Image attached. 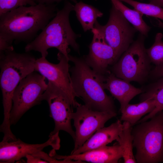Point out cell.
<instances>
[{
	"instance_id": "cell-1",
	"label": "cell",
	"mask_w": 163,
	"mask_h": 163,
	"mask_svg": "<svg viewBox=\"0 0 163 163\" xmlns=\"http://www.w3.org/2000/svg\"><path fill=\"white\" fill-rule=\"evenodd\" d=\"M58 9L54 4L20 6L0 16V37L12 44L28 43L36 37Z\"/></svg>"
},
{
	"instance_id": "cell-2",
	"label": "cell",
	"mask_w": 163,
	"mask_h": 163,
	"mask_svg": "<svg viewBox=\"0 0 163 163\" xmlns=\"http://www.w3.org/2000/svg\"><path fill=\"white\" fill-rule=\"evenodd\" d=\"M74 5L67 1L63 8L58 9L56 16L42 30V31L25 47L26 52L34 50L40 53L41 57L46 58L48 50L51 48L57 49L69 61V53L71 46L79 52V47L76 39L81 35L75 33L70 24L69 16L74 11Z\"/></svg>"
},
{
	"instance_id": "cell-3",
	"label": "cell",
	"mask_w": 163,
	"mask_h": 163,
	"mask_svg": "<svg viewBox=\"0 0 163 163\" xmlns=\"http://www.w3.org/2000/svg\"><path fill=\"white\" fill-rule=\"evenodd\" d=\"M69 58L74 65L70 71L72 87L77 97L81 98L85 105L91 110L116 112L112 98L104 91V75L92 69L83 57L69 55Z\"/></svg>"
},
{
	"instance_id": "cell-4",
	"label": "cell",
	"mask_w": 163,
	"mask_h": 163,
	"mask_svg": "<svg viewBox=\"0 0 163 163\" xmlns=\"http://www.w3.org/2000/svg\"><path fill=\"white\" fill-rule=\"evenodd\" d=\"M36 60L34 56L28 53H18L14 50L0 53V86L4 119L0 130L5 134L12 132L10 116L14 91L23 79L35 71Z\"/></svg>"
},
{
	"instance_id": "cell-5",
	"label": "cell",
	"mask_w": 163,
	"mask_h": 163,
	"mask_svg": "<svg viewBox=\"0 0 163 163\" xmlns=\"http://www.w3.org/2000/svg\"><path fill=\"white\" fill-rule=\"evenodd\" d=\"M150 119L132 127L133 145L138 163L163 162V110Z\"/></svg>"
},
{
	"instance_id": "cell-6",
	"label": "cell",
	"mask_w": 163,
	"mask_h": 163,
	"mask_svg": "<svg viewBox=\"0 0 163 163\" xmlns=\"http://www.w3.org/2000/svg\"><path fill=\"white\" fill-rule=\"evenodd\" d=\"M145 37H138L122 54L112 68L117 77L130 82H144L149 73L151 62L145 46Z\"/></svg>"
},
{
	"instance_id": "cell-7",
	"label": "cell",
	"mask_w": 163,
	"mask_h": 163,
	"mask_svg": "<svg viewBox=\"0 0 163 163\" xmlns=\"http://www.w3.org/2000/svg\"><path fill=\"white\" fill-rule=\"evenodd\" d=\"M46 79L34 71L20 82L13 94L10 116L11 125L16 123L29 109L40 103L48 87Z\"/></svg>"
},
{
	"instance_id": "cell-8",
	"label": "cell",
	"mask_w": 163,
	"mask_h": 163,
	"mask_svg": "<svg viewBox=\"0 0 163 163\" xmlns=\"http://www.w3.org/2000/svg\"><path fill=\"white\" fill-rule=\"evenodd\" d=\"M94 27L103 33L106 41L119 58L134 41L137 31L112 4L107 23L101 25L97 21Z\"/></svg>"
},
{
	"instance_id": "cell-9",
	"label": "cell",
	"mask_w": 163,
	"mask_h": 163,
	"mask_svg": "<svg viewBox=\"0 0 163 163\" xmlns=\"http://www.w3.org/2000/svg\"><path fill=\"white\" fill-rule=\"evenodd\" d=\"M41 100L47 102L50 116L55 123L54 129L50 135L59 133L60 130L64 131L71 136L74 141L75 132L71 124L73 107L68 97L61 90L49 82L47 88L43 94Z\"/></svg>"
},
{
	"instance_id": "cell-10",
	"label": "cell",
	"mask_w": 163,
	"mask_h": 163,
	"mask_svg": "<svg viewBox=\"0 0 163 163\" xmlns=\"http://www.w3.org/2000/svg\"><path fill=\"white\" fill-rule=\"evenodd\" d=\"M76 108L72 115L75 129L72 151L81 146L97 130L104 127L107 121L117 115V112L94 111L80 104Z\"/></svg>"
},
{
	"instance_id": "cell-11",
	"label": "cell",
	"mask_w": 163,
	"mask_h": 163,
	"mask_svg": "<svg viewBox=\"0 0 163 163\" xmlns=\"http://www.w3.org/2000/svg\"><path fill=\"white\" fill-rule=\"evenodd\" d=\"M58 64L50 62L42 57L36 60L35 71L37 72L50 82L63 91L69 98L73 107L80 104L76 100L77 97L73 90L69 74V61L62 54L57 55Z\"/></svg>"
},
{
	"instance_id": "cell-12",
	"label": "cell",
	"mask_w": 163,
	"mask_h": 163,
	"mask_svg": "<svg viewBox=\"0 0 163 163\" xmlns=\"http://www.w3.org/2000/svg\"><path fill=\"white\" fill-rule=\"evenodd\" d=\"M93 37L89 46V52L84 56L88 65L97 73L105 75L109 66L119 59L113 49L107 43L103 33L94 28L91 30Z\"/></svg>"
},
{
	"instance_id": "cell-13",
	"label": "cell",
	"mask_w": 163,
	"mask_h": 163,
	"mask_svg": "<svg viewBox=\"0 0 163 163\" xmlns=\"http://www.w3.org/2000/svg\"><path fill=\"white\" fill-rule=\"evenodd\" d=\"M59 134L49 135V139L45 142L39 144H30L19 139L11 141H2L0 143V163H13L26 157L42 151L44 148L51 146L54 149L60 147Z\"/></svg>"
},
{
	"instance_id": "cell-14",
	"label": "cell",
	"mask_w": 163,
	"mask_h": 163,
	"mask_svg": "<svg viewBox=\"0 0 163 163\" xmlns=\"http://www.w3.org/2000/svg\"><path fill=\"white\" fill-rule=\"evenodd\" d=\"M123 154L122 148L117 143L112 146L105 145L79 154L68 155H58L53 151L51 155L58 160L70 159L94 163H117L123 158Z\"/></svg>"
},
{
	"instance_id": "cell-15",
	"label": "cell",
	"mask_w": 163,
	"mask_h": 163,
	"mask_svg": "<svg viewBox=\"0 0 163 163\" xmlns=\"http://www.w3.org/2000/svg\"><path fill=\"white\" fill-rule=\"evenodd\" d=\"M103 86L105 89L108 90L119 101L121 113L134 97L143 92L142 89L136 88L129 82L117 77L109 70L104 75Z\"/></svg>"
},
{
	"instance_id": "cell-16",
	"label": "cell",
	"mask_w": 163,
	"mask_h": 163,
	"mask_svg": "<svg viewBox=\"0 0 163 163\" xmlns=\"http://www.w3.org/2000/svg\"><path fill=\"white\" fill-rule=\"evenodd\" d=\"M123 124L120 120L107 127L97 130L80 148L72 151L71 155L78 154L106 145L116 140L122 131Z\"/></svg>"
},
{
	"instance_id": "cell-17",
	"label": "cell",
	"mask_w": 163,
	"mask_h": 163,
	"mask_svg": "<svg viewBox=\"0 0 163 163\" xmlns=\"http://www.w3.org/2000/svg\"><path fill=\"white\" fill-rule=\"evenodd\" d=\"M155 107V101L152 98L135 104H129L121 113L120 120L128 121L132 126L134 125L143 116L152 112Z\"/></svg>"
},
{
	"instance_id": "cell-18",
	"label": "cell",
	"mask_w": 163,
	"mask_h": 163,
	"mask_svg": "<svg viewBox=\"0 0 163 163\" xmlns=\"http://www.w3.org/2000/svg\"><path fill=\"white\" fill-rule=\"evenodd\" d=\"M74 11L84 32L93 30L97 19L103 15L97 8L82 1L75 3Z\"/></svg>"
},
{
	"instance_id": "cell-19",
	"label": "cell",
	"mask_w": 163,
	"mask_h": 163,
	"mask_svg": "<svg viewBox=\"0 0 163 163\" xmlns=\"http://www.w3.org/2000/svg\"><path fill=\"white\" fill-rule=\"evenodd\" d=\"M112 4L139 33L146 37L151 27L143 20V14L135 9H131L119 0H110Z\"/></svg>"
},
{
	"instance_id": "cell-20",
	"label": "cell",
	"mask_w": 163,
	"mask_h": 163,
	"mask_svg": "<svg viewBox=\"0 0 163 163\" xmlns=\"http://www.w3.org/2000/svg\"><path fill=\"white\" fill-rule=\"evenodd\" d=\"M149 98H152L155 100V108L152 112L141 119L136 124L147 121L163 110V77L151 84L140 96L141 101Z\"/></svg>"
},
{
	"instance_id": "cell-21",
	"label": "cell",
	"mask_w": 163,
	"mask_h": 163,
	"mask_svg": "<svg viewBox=\"0 0 163 163\" xmlns=\"http://www.w3.org/2000/svg\"><path fill=\"white\" fill-rule=\"evenodd\" d=\"M122 130L116 141L123 150L124 163H137L133 152V137L132 134V126L127 121H124Z\"/></svg>"
},
{
	"instance_id": "cell-22",
	"label": "cell",
	"mask_w": 163,
	"mask_h": 163,
	"mask_svg": "<svg viewBox=\"0 0 163 163\" xmlns=\"http://www.w3.org/2000/svg\"><path fill=\"white\" fill-rule=\"evenodd\" d=\"M132 6L143 14L163 20V8L151 3H146L133 0H119Z\"/></svg>"
},
{
	"instance_id": "cell-23",
	"label": "cell",
	"mask_w": 163,
	"mask_h": 163,
	"mask_svg": "<svg viewBox=\"0 0 163 163\" xmlns=\"http://www.w3.org/2000/svg\"><path fill=\"white\" fill-rule=\"evenodd\" d=\"M163 37L161 33L156 34L155 41L153 45L146 51L149 58L151 62L156 66L163 65Z\"/></svg>"
},
{
	"instance_id": "cell-24",
	"label": "cell",
	"mask_w": 163,
	"mask_h": 163,
	"mask_svg": "<svg viewBox=\"0 0 163 163\" xmlns=\"http://www.w3.org/2000/svg\"><path fill=\"white\" fill-rule=\"evenodd\" d=\"M37 4L35 0H0V16L20 6Z\"/></svg>"
},
{
	"instance_id": "cell-25",
	"label": "cell",
	"mask_w": 163,
	"mask_h": 163,
	"mask_svg": "<svg viewBox=\"0 0 163 163\" xmlns=\"http://www.w3.org/2000/svg\"><path fill=\"white\" fill-rule=\"evenodd\" d=\"M14 50V47L11 44L3 38L0 37V53L5 51Z\"/></svg>"
},
{
	"instance_id": "cell-26",
	"label": "cell",
	"mask_w": 163,
	"mask_h": 163,
	"mask_svg": "<svg viewBox=\"0 0 163 163\" xmlns=\"http://www.w3.org/2000/svg\"><path fill=\"white\" fill-rule=\"evenodd\" d=\"M26 157V162L28 163H47L46 162L41 159L39 157L34 155H27Z\"/></svg>"
},
{
	"instance_id": "cell-27",
	"label": "cell",
	"mask_w": 163,
	"mask_h": 163,
	"mask_svg": "<svg viewBox=\"0 0 163 163\" xmlns=\"http://www.w3.org/2000/svg\"><path fill=\"white\" fill-rule=\"evenodd\" d=\"M151 74L155 77H163V65L160 66H156L151 72Z\"/></svg>"
},
{
	"instance_id": "cell-28",
	"label": "cell",
	"mask_w": 163,
	"mask_h": 163,
	"mask_svg": "<svg viewBox=\"0 0 163 163\" xmlns=\"http://www.w3.org/2000/svg\"><path fill=\"white\" fill-rule=\"evenodd\" d=\"M63 0L72 1L75 3L77 2V0H35L37 4H54L55 2H59Z\"/></svg>"
},
{
	"instance_id": "cell-29",
	"label": "cell",
	"mask_w": 163,
	"mask_h": 163,
	"mask_svg": "<svg viewBox=\"0 0 163 163\" xmlns=\"http://www.w3.org/2000/svg\"><path fill=\"white\" fill-rule=\"evenodd\" d=\"M149 3L163 8V0H149Z\"/></svg>"
},
{
	"instance_id": "cell-30",
	"label": "cell",
	"mask_w": 163,
	"mask_h": 163,
	"mask_svg": "<svg viewBox=\"0 0 163 163\" xmlns=\"http://www.w3.org/2000/svg\"><path fill=\"white\" fill-rule=\"evenodd\" d=\"M158 22L156 23L157 26L159 27L163 28V22L157 19Z\"/></svg>"
},
{
	"instance_id": "cell-31",
	"label": "cell",
	"mask_w": 163,
	"mask_h": 163,
	"mask_svg": "<svg viewBox=\"0 0 163 163\" xmlns=\"http://www.w3.org/2000/svg\"></svg>"
}]
</instances>
